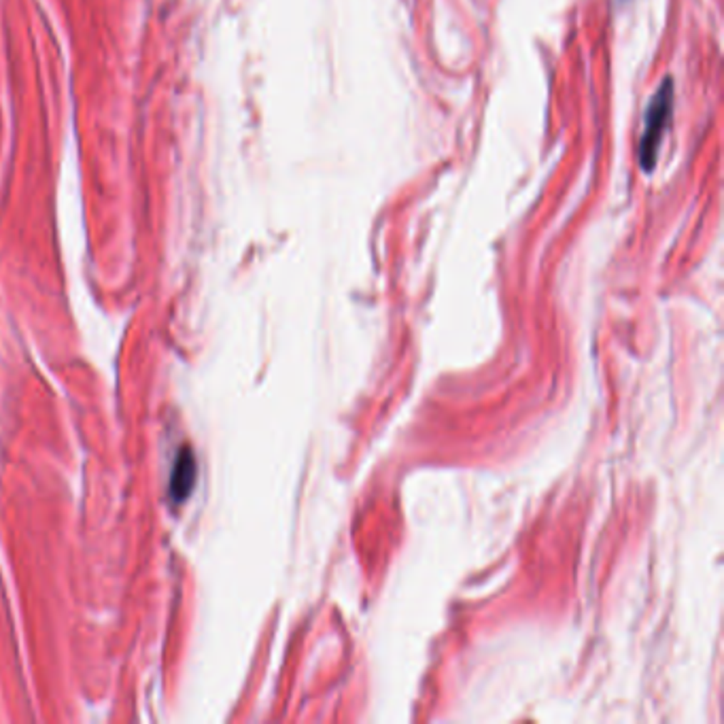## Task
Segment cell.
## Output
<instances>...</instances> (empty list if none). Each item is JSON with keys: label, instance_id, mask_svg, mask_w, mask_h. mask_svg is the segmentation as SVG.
Returning a JSON list of instances; mask_svg holds the SVG:
<instances>
[{"label": "cell", "instance_id": "2", "mask_svg": "<svg viewBox=\"0 0 724 724\" xmlns=\"http://www.w3.org/2000/svg\"><path fill=\"white\" fill-rule=\"evenodd\" d=\"M195 476H198V465H195V457L191 453V449L183 447L181 453L177 454L175 465H173V476H170V495L175 499V504L185 501L195 484Z\"/></svg>", "mask_w": 724, "mask_h": 724}, {"label": "cell", "instance_id": "1", "mask_svg": "<svg viewBox=\"0 0 724 724\" xmlns=\"http://www.w3.org/2000/svg\"><path fill=\"white\" fill-rule=\"evenodd\" d=\"M671 104H673V81L665 79L663 86L654 93V98L650 100L646 123H643V134L639 143V164L646 173H650L656 164L658 147H661L665 128L669 123Z\"/></svg>", "mask_w": 724, "mask_h": 724}]
</instances>
